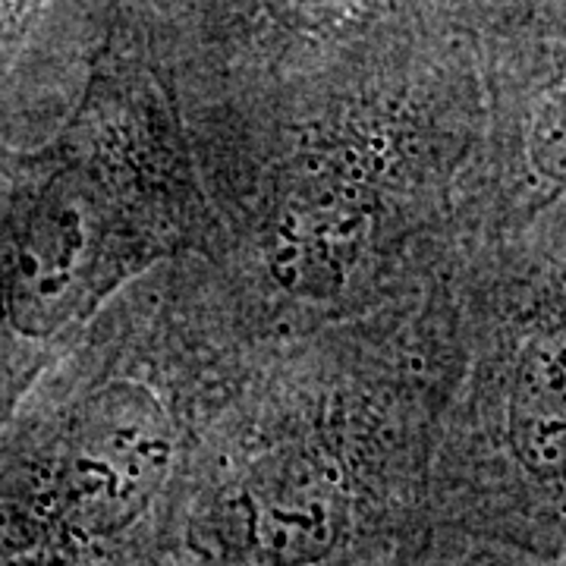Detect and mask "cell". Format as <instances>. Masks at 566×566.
I'll list each match as a JSON object with an SVG mask.
<instances>
[{
	"label": "cell",
	"mask_w": 566,
	"mask_h": 566,
	"mask_svg": "<svg viewBox=\"0 0 566 566\" xmlns=\"http://www.w3.org/2000/svg\"><path fill=\"white\" fill-rule=\"evenodd\" d=\"M174 463V424L151 387L111 381L80 406L63 453L61 504L73 535H123L158 497Z\"/></svg>",
	"instance_id": "3"
},
{
	"label": "cell",
	"mask_w": 566,
	"mask_h": 566,
	"mask_svg": "<svg viewBox=\"0 0 566 566\" xmlns=\"http://www.w3.org/2000/svg\"><path fill=\"white\" fill-rule=\"evenodd\" d=\"M566 199V0L504 80L488 202L504 223Z\"/></svg>",
	"instance_id": "4"
},
{
	"label": "cell",
	"mask_w": 566,
	"mask_h": 566,
	"mask_svg": "<svg viewBox=\"0 0 566 566\" xmlns=\"http://www.w3.org/2000/svg\"><path fill=\"white\" fill-rule=\"evenodd\" d=\"M371 208L334 180L308 182L283 205L274 233V262L290 283H334L368 233Z\"/></svg>",
	"instance_id": "6"
},
{
	"label": "cell",
	"mask_w": 566,
	"mask_h": 566,
	"mask_svg": "<svg viewBox=\"0 0 566 566\" xmlns=\"http://www.w3.org/2000/svg\"><path fill=\"white\" fill-rule=\"evenodd\" d=\"M44 0H0V66L20 48Z\"/></svg>",
	"instance_id": "8"
},
{
	"label": "cell",
	"mask_w": 566,
	"mask_h": 566,
	"mask_svg": "<svg viewBox=\"0 0 566 566\" xmlns=\"http://www.w3.org/2000/svg\"><path fill=\"white\" fill-rule=\"evenodd\" d=\"M488 268L465 482L485 516L566 547V199Z\"/></svg>",
	"instance_id": "2"
},
{
	"label": "cell",
	"mask_w": 566,
	"mask_h": 566,
	"mask_svg": "<svg viewBox=\"0 0 566 566\" xmlns=\"http://www.w3.org/2000/svg\"><path fill=\"white\" fill-rule=\"evenodd\" d=\"M202 230L155 95L95 80L76 123L25 170L0 245V365H39L123 283Z\"/></svg>",
	"instance_id": "1"
},
{
	"label": "cell",
	"mask_w": 566,
	"mask_h": 566,
	"mask_svg": "<svg viewBox=\"0 0 566 566\" xmlns=\"http://www.w3.org/2000/svg\"><path fill=\"white\" fill-rule=\"evenodd\" d=\"M344 485L334 465L315 453L274 460L249 491L252 542L281 566L324 560L344 532Z\"/></svg>",
	"instance_id": "5"
},
{
	"label": "cell",
	"mask_w": 566,
	"mask_h": 566,
	"mask_svg": "<svg viewBox=\"0 0 566 566\" xmlns=\"http://www.w3.org/2000/svg\"><path fill=\"white\" fill-rule=\"evenodd\" d=\"M271 7L281 13V20L296 22L303 29H322L346 17L356 0H271Z\"/></svg>",
	"instance_id": "7"
},
{
	"label": "cell",
	"mask_w": 566,
	"mask_h": 566,
	"mask_svg": "<svg viewBox=\"0 0 566 566\" xmlns=\"http://www.w3.org/2000/svg\"><path fill=\"white\" fill-rule=\"evenodd\" d=\"M472 566H516V564H497V560L491 564V560H479V564H472Z\"/></svg>",
	"instance_id": "9"
}]
</instances>
